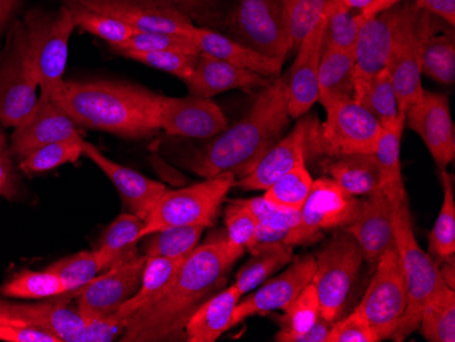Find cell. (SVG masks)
<instances>
[{
    "mask_svg": "<svg viewBox=\"0 0 455 342\" xmlns=\"http://www.w3.org/2000/svg\"><path fill=\"white\" fill-rule=\"evenodd\" d=\"M244 252L227 237L196 247L181 265L165 292L130 316L122 342L186 341L188 319L227 284V275Z\"/></svg>",
    "mask_w": 455,
    "mask_h": 342,
    "instance_id": "obj_1",
    "label": "cell"
},
{
    "mask_svg": "<svg viewBox=\"0 0 455 342\" xmlns=\"http://www.w3.org/2000/svg\"><path fill=\"white\" fill-rule=\"evenodd\" d=\"M285 78L262 89L250 111L184 160V167L202 178L232 173L243 178L272 149L288 129Z\"/></svg>",
    "mask_w": 455,
    "mask_h": 342,
    "instance_id": "obj_2",
    "label": "cell"
},
{
    "mask_svg": "<svg viewBox=\"0 0 455 342\" xmlns=\"http://www.w3.org/2000/svg\"><path fill=\"white\" fill-rule=\"evenodd\" d=\"M74 123L120 138L140 139L160 131V94L123 81H66L48 96Z\"/></svg>",
    "mask_w": 455,
    "mask_h": 342,
    "instance_id": "obj_3",
    "label": "cell"
},
{
    "mask_svg": "<svg viewBox=\"0 0 455 342\" xmlns=\"http://www.w3.org/2000/svg\"><path fill=\"white\" fill-rule=\"evenodd\" d=\"M391 205L395 219V249L400 258L408 298L405 314L391 339L403 342L418 330L424 306L444 282L438 262L429 252L421 249L416 239L408 196L391 203Z\"/></svg>",
    "mask_w": 455,
    "mask_h": 342,
    "instance_id": "obj_4",
    "label": "cell"
},
{
    "mask_svg": "<svg viewBox=\"0 0 455 342\" xmlns=\"http://www.w3.org/2000/svg\"><path fill=\"white\" fill-rule=\"evenodd\" d=\"M435 15L420 9L413 0L398 4V20L388 56L387 68L397 94L400 112L423 96L421 50L427 36L438 29Z\"/></svg>",
    "mask_w": 455,
    "mask_h": 342,
    "instance_id": "obj_5",
    "label": "cell"
},
{
    "mask_svg": "<svg viewBox=\"0 0 455 342\" xmlns=\"http://www.w3.org/2000/svg\"><path fill=\"white\" fill-rule=\"evenodd\" d=\"M326 120H314L308 135V155L327 158L352 155H374L382 134V124L356 99L327 104Z\"/></svg>",
    "mask_w": 455,
    "mask_h": 342,
    "instance_id": "obj_6",
    "label": "cell"
},
{
    "mask_svg": "<svg viewBox=\"0 0 455 342\" xmlns=\"http://www.w3.org/2000/svg\"><path fill=\"white\" fill-rule=\"evenodd\" d=\"M232 173L206 178L179 190L164 194L143 221L140 240L161 229L176 227H213L228 193L235 187Z\"/></svg>",
    "mask_w": 455,
    "mask_h": 342,
    "instance_id": "obj_7",
    "label": "cell"
},
{
    "mask_svg": "<svg viewBox=\"0 0 455 342\" xmlns=\"http://www.w3.org/2000/svg\"><path fill=\"white\" fill-rule=\"evenodd\" d=\"M22 24L40 96H48L65 79L68 44L76 29L73 12L65 4L53 12L30 10Z\"/></svg>",
    "mask_w": 455,
    "mask_h": 342,
    "instance_id": "obj_8",
    "label": "cell"
},
{
    "mask_svg": "<svg viewBox=\"0 0 455 342\" xmlns=\"http://www.w3.org/2000/svg\"><path fill=\"white\" fill-rule=\"evenodd\" d=\"M38 89L24 24L15 20L0 50V124L14 129L24 122L37 104Z\"/></svg>",
    "mask_w": 455,
    "mask_h": 342,
    "instance_id": "obj_9",
    "label": "cell"
},
{
    "mask_svg": "<svg viewBox=\"0 0 455 342\" xmlns=\"http://www.w3.org/2000/svg\"><path fill=\"white\" fill-rule=\"evenodd\" d=\"M363 260L356 242L342 229L319 251L313 284L318 293L322 318L333 323L344 315Z\"/></svg>",
    "mask_w": 455,
    "mask_h": 342,
    "instance_id": "obj_10",
    "label": "cell"
},
{
    "mask_svg": "<svg viewBox=\"0 0 455 342\" xmlns=\"http://www.w3.org/2000/svg\"><path fill=\"white\" fill-rule=\"evenodd\" d=\"M224 28L240 44L283 65L291 53L283 0H237L225 15Z\"/></svg>",
    "mask_w": 455,
    "mask_h": 342,
    "instance_id": "obj_11",
    "label": "cell"
},
{
    "mask_svg": "<svg viewBox=\"0 0 455 342\" xmlns=\"http://www.w3.org/2000/svg\"><path fill=\"white\" fill-rule=\"evenodd\" d=\"M360 206L359 196L347 193L331 179H316L301 206L300 224L289 231V246H309L323 237V231L345 228L354 221Z\"/></svg>",
    "mask_w": 455,
    "mask_h": 342,
    "instance_id": "obj_12",
    "label": "cell"
},
{
    "mask_svg": "<svg viewBox=\"0 0 455 342\" xmlns=\"http://www.w3.org/2000/svg\"><path fill=\"white\" fill-rule=\"evenodd\" d=\"M406 287L397 249H390L377 260V270L357 310L377 334L378 341L391 339L406 310Z\"/></svg>",
    "mask_w": 455,
    "mask_h": 342,
    "instance_id": "obj_13",
    "label": "cell"
},
{
    "mask_svg": "<svg viewBox=\"0 0 455 342\" xmlns=\"http://www.w3.org/2000/svg\"><path fill=\"white\" fill-rule=\"evenodd\" d=\"M145 264L147 257L138 254L102 272L81 290L65 296L76 298V308L85 319L114 315L140 287Z\"/></svg>",
    "mask_w": 455,
    "mask_h": 342,
    "instance_id": "obj_14",
    "label": "cell"
},
{
    "mask_svg": "<svg viewBox=\"0 0 455 342\" xmlns=\"http://www.w3.org/2000/svg\"><path fill=\"white\" fill-rule=\"evenodd\" d=\"M405 126L421 138L439 172L447 170L455 157V129L449 97L424 89L418 103L406 109Z\"/></svg>",
    "mask_w": 455,
    "mask_h": 342,
    "instance_id": "obj_15",
    "label": "cell"
},
{
    "mask_svg": "<svg viewBox=\"0 0 455 342\" xmlns=\"http://www.w3.org/2000/svg\"><path fill=\"white\" fill-rule=\"evenodd\" d=\"M314 273L315 257L313 255L293 259L285 272L272 280H266L255 292H250V296L239 300L235 308L231 329L252 316L267 315L283 310L307 285L313 282Z\"/></svg>",
    "mask_w": 455,
    "mask_h": 342,
    "instance_id": "obj_16",
    "label": "cell"
},
{
    "mask_svg": "<svg viewBox=\"0 0 455 342\" xmlns=\"http://www.w3.org/2000/svg\"><path fill=\"white\" fill-rule=\"evenodd\" d=\"M76 2L81 6L109 17L132 27L135 32H161L190 35L194 24L188 15L167 4L153 0H61Z\"/></svg>",
    "mask_w": 455,
    "mask_h": 342,
    "instance_id": "obj_17",
    "label": "cell"
},
{
    "mask_svg": "<svg viewBox=\"0 0 455 342\" xmlns=\"http://www.w3.org/2000/svg\"><path fill=\"white\" fill-rule=\"evenodd\" d=\"M228 127L224 112L211 99L161 97L160 129L172 137L211 139Z\"/></svg>",
    "mask_w": 455,
    "mask_h": 342,
    "instance_id": "obj_18",
    "label": "cell"
},
{
    "mask_svg": "<svg viewBox=\"0 0 455 342\" xmlns=\"http://www.w3.org/2000/svg\"><path fill=\"white\" fill-rule=\"evenodd\" d=\"M397 20L398 4L363 21L354 48L356 101L372 78L387 66Z\"/></svg>",
    "mask_w": 455,
    "mask_h": 342,
    "instance_id": "obj_19",
    "label": "cell"
},
{
    "mask_svg": "<svg viewBox=\"0 0 455 342\" xmlns=\"http://www.w3.org/2000/svg\"><path fill=\"white\" fill-rule=\"evenodd\" d=\"M74 120L61 111L50 97H38L29 116L14 127L10 138L12 157L24 158L35 150L60 140L81 137Z\"/></svg>",
    "mask_w": 455,
    "mask_h": 342,
    "instance_id": "obj_20",
    "label": "cell"
},
{
    "mask_svg": "<svg viewBox=\"0 0 455 342\" xmlns=\"http://www.w3.org/2000/svg\"><path fill=\"white\" fill-rule=\"evenodd\" d=\"M327 9L321 21L306 36L296 50L295 63L285 78L286 99L291 119H300L318 101V70L323 48Z\"/></svg>",
    "mask_w": 455,
    "mask_h": 342,
    "instance_id": "obj_21",
    "label": "cell"
},
{
    "mask_svg": "<svg viewBox=\"0 0 455 342\" xmlns=\"http://www.w3.org/2000/svg\"><path fill=\"white\" fill-rule=\"evenodd\" d=\"M314 117H303L295 129L268 150L247 175L235 182L245 191H266L281 176L306 163L308 157V135Z\"/></svg>",
    "mask_w": 455,
    "mask_h": 342,
    "instance_id": "obj_22",
    "label": "cell"
},
{
    "mask_svg": "<svg viewBox=\"0 0 455 342\" xmlns=\"http://www.w3.org/2000/svg\"><path fill=\"white\" fill-rule=\"evenodd\" d=\"M342 231L356 242L363 259L370 264H377L386 251L395 247V219L390 199L382 190L368 194L365 199H362V206L354 221Z\"/></svg>",
    "mask_w": 455,
    "mask_h": 342,
    "instance_id": "obj_23",
    "label": "cell"
},
{
    "mask_svg": "<svg viewBox=\"0 0 455 342\" xmlns=\"http://www.w3.org/2000/svg\"><path fill=\"white\" fill-rule=\"evenodd\" d=\"M84 155L111 180L112 185L119 191L123 203L130 209V213L140 217L142 221L149 216L158 199L168 191L167 186L164 183L153 180L132 168L117 164L107 157L99 147L86 140L84 142Z\"/></svg>",
    "mask_w": 455,
    "mask_h": 342,
    "instance_id": "obj_24",
    "label": "cell"
},
{
    "mask_svg": "<svg viewBox=\"0 0 455 342\" xmlns=\"http://www.w3.org/2000/svg\"><path fill=\"white\" fill-rule=\"evenodd\" d=\"M272 81L273 79L229 65L213 56L199 53L196 58V70L184 84L188 85V91L193 96L212 99L217 94L235 91V89H240V91L263 89Z\"/></svg>",
    "mask_w": 455,
    "mask_h": 342,
    "instance_id": "obj_25",
    "label": "cell"
},
{
    "mask_svg": "<svg viewBox=\"0 0 455 342\" xmlns=\"http://www.w3.org/2000/svg\"><path fill=\"white\" fill-rule=\"evenodd\" d=\"M68 301L70 298L65 295L35 305L10 301V311L17 325L43 329L58 337L60 342H79L85 329V318Z\"/></svg>",
    "mask_w": 455,
    "mask_h": 342,
    "instance_id": "obj_26",
    "label": "cell"
},
{
    "mask_svg": "<svg viewBox=\"0 0 455 342\" xmlns=\"http://www.w3.org/2000/svg\"><path fill=\"white\" fill-rule=\"evenodd\" d=\"M194 42L198 45L199 52L224 60L236 68H245L259 74L268 79L281 76L283 63L275 59L263 56L262 53L240 44L234 38L227 37L214 29L196 27L190 33Z\"/></svg>",
    "mask_w": 455,
    "mask_h": 342,
    "instance_id": "obj_27",
    "label": "cell"
},
{
    "mask_svg": "<svg viewBox=\"0 0 455 342\" xmlns=\"http://www.w3.org/2000/svg\"><path fill=\"white\" fill-rule=\"evenodd\" d=\"M243 296L234 284L204 301L184 329L188 342H214L231 329L235 308Z\"/></svg>",
    "mask_w": 455,
    "mask_h": 342,
    "instance_id": "obj_28",
    "label": "cell"
},
{
    "mask_svg": "<svg viewBox=\"0 0 455 342\" xmlns=\"http://www.w3.org/2000/svg\"><path fill=\"white\" fill-rule=\"evenodd\" d=\"M405 129V112H400L397 119L382 126V134L378 140L374 158L380 175V190L395 203L408 196L401 167V142Z\"/></svg>",
    "mask_w": 455,
    "mask_h": 342,
    "instance_id": "obj_29",
    "label": "cell"
},
{
    "mask_svg": "<svg viewBox=\"0 0 455 342\" xmlns=\"http://www.w3.org/2000/svg\"><path fill=\"white\" fill-rule=\"evenodd\" d=\"M354 50L322 48L318 70L319 103L327 104L354 99Z\"/></svg>",
    "mask_w": 455,
    "mask_h": 342,
    "instance_id": "obj_30",
    "label": "cell"
},
{
    "mask_svg": "<svg viewBox=\"0 0 455 342\" xmlns=\"http://www.w3.org/2000/svg\"><path fill=\"white\" fill-rule=\"evenodd\" d=\"M327 178L355 196L380 190V175L372 155H352L327 158L323 163Z\"/></svg>",
    "mask_w": 455,
    "mask_h": 342,
    "instance_id": "obj_31",
    "label": "cell"
},
{
    "mask_svg": "<svg viewBox=\"0 0 455 342\" xmlns=\"http://www.w3.org/2000/svg\"><path fill=\"white\" fill-rule=\"evenodd\" d=\"M184 260L186 258H176V259L160 257L147 258L140 287L114 315L126 323L130 316L134 315L143 307L152 305L153 301L157 300L170 287Z\"/></svg>",
    "mask_w": 455,
    "mask_h": 342,
    "instance_id": "obj_32",
    "label": "cell"
},
{
    "mask_svg": "<svg viewBox=\"0 0 455 342\" xmlns=\"http://www.w3.org/2000/svg\"><path fill=\"white\" fill-rule=\"evenodd\" d=\"M250 252L251 258L237 273L234 282L242 296L257 290L293 260V247L285 243L258 244Z\"/></svg>",
    "mask_w": 455,
    "mask_h": 342,
    "instance_id": "obj_33",
    "label": "cell"
},
{
    "mask_svg": "<svg viewBox=\"0 0 455 342\" xmlns=\"http://www.w3.org/2000/svg\"><path fill=\"white\" fill-rule=\"evenodd\" d=\"M116 264L112 257H109L107 252L96 249L61 258L51 264L47 269L55 273L63 281V284L68 290V295H70V293L81 290L82 287H85L97 275L111 269Z\"/></svg>",
    "mask_w": 455,
    "mask_h": 342,
    "instance_id": "obj_34",
    "label": "cell"
},
{
    "mask_svg": "<svg viewBox=\"0 0 455 342\" xmlns=\"http://www.w3.org/2000/svg\"><path fill=\"white\" fill-rule=\"evenodd\" d=\"M283 311V315H273L280 328L275 341L295 342L298 337L313 328L321 318L318 293L313 282L307 285Z\"/></svg>",
    "mask_w": 455,
    "mask_h": 342,
    "instance_id": "obj_35",
    "label": "cell"
},
{
    "mask_svg": "<svg viewBox=\"0 0 455 342\" xmlns=\"http://www.w3.org/2000/svg\"><path fill=\"white\" fill-rule=\"evenodd\" d=\"M421 336L429 342L455 341V290L442 285L424 306L420 316Z\"/></svg>",
    "mask_w": 455,
    "mask_h": 342,
    "instance_id": "obj_36",
    "label": "cell"
},
{
    "mask_svg": "<svg viewBox=\"0 0 455 342\" xmlns=\"http://www.w3.org/2000/svg\"><path fill=\"white\" fill-rule=\"evenodd\" d=\"M143 221L132 213H122L104 229L99 237L97 249L107 252L115 264H122L137 257L138 243L140 242V231Z\"/></svg>",
    "mask_w": 455,
    "mask_h": 342,
    "instance_id": "obj_37",
    "label": "cell"
},
{
    "mask_svg": "<svg viewBox=\"0 0 455 342\" xmlns=\"http://www.w3.org/2000/svg\"><path fill=\"white\" fill-rule=\"evenodd\" d=\"M441 185L443 203L428 236V252L438 262L455 255L454 178L447 170L441 171Z\"/></svg>",
    "mask_w": 455,
    "mask_h": 342,
    "instance_id": "obj_38",
    "label": "cell"
},
{
    "mask_svg": "<svg viewBox=\"0 0 455 342\" xmlns=\"http://www.w3.org/2000/svg\"><path fill=\"white\" fill-rule=\"evenodd\" d=\"M204 227H176L161 229L143 237L142 252L147 258H188L199 246ZM140 240V242H142Z\"/></svg>",
    "mask_w": 455,
    "mask_h": 342,
    "instance_id": "obj_39",
    "label": "cell"
},
{
    "mask_svg": "<svg viewBox=\"0 0 455 342\" xmlns=\"http://www.w3.org/2000/svg\"><path fill=\"white\" fill-rule=\"evenodd\" d=\"M438 30V29H436ZM432 32L421 50V74L436 83L451 85L455 81V38L450 32Z\"/></svg>",
    "mask_w": 455,
    "mask_h": 342,
    "instance_id": "obj_40",
    "label": "cell"
},
{
    "mask_svg": "<svg viewBox=\"0 0 455 342\" xmlns=\"http://www.w3.org/2000/svg\"><path fill=\"white\" fill-rule=\"evenodd\" d=\"M0 293L6 298L44 300L68 295V290L63 281L48 269L20 270L0 287Z\"/></svg>",
    "mask_w": 455,
    "mask_h": 342,
    "instance_id": "obj_41",
    "label": "cell"
},
{
    "mask_svg": "<svg viewBox=\"0 0 455 342\" xmlns=\"http://www.w3.org/2000/svg\"><path fill=\"white\" fill-rule=\"evenodd\" d=\"M84 138L76 137L45 145L20 158V168L25 175L33 176L50 172L66 164H76L84 155Z\"/></svg>",
    "mask_w": 455,
    "mask_h": 342,
    "instance_id": "obj_42",
    "label": "cell"
},
{
    "mask_svg": "<svg viewBox=\"0 0 455 342\" xmlns=\"http://www.w3.org/2000/svg\"><path fill=\"white\" fill-rule=\"evenodd\" d=\"M63 4L73 12L76 28H79L82 32L101 38L102 42L109 45V48L119 47L135 33L132 27L119 21L116 18L94 12L76 2H63Z\"/></svg>",
    "mask_w": 455,
    "mask_h": 342,
    "instance_id": "obj_43",
    "label": "cell"
},
{
    "mask_svg": "<svg viewBox=\"0 0 455 342\" xmlns=\"http://www.w3.org/2000/svg\"><path fill=\"white\" fill-rule=\"evenodd\" d=\"M330 0H283L289 52L298 50L306 36L321 21Z\"/></svg>",
    "mask_w": 455,
    "mask_h": 342,
    "instance_id": "obj_44",
    "label": "cell"
},
{
    "mask_svg": "<svg viewBox=\"0 0 455 342\" xmlns=\"http://www.w3.org/2000/svg\"><path fill=\"white\" fill-rule=\"evenodd\" d=\"M357 101L364 106L382 126L397 119L400 107L387 68L380 70L372 78Z\"/></svg>",
    "mask_w": 455,
    "mask_h": 342,
    "instance_id": "obj_45",
    "label": "cell"
},
{
    "mask_svg": "<svg viewBox=\"0 0 455 342\" xmlns=\"http://www.w3.org/2000/svg\"><path fill=\"white\" fill-rule=\"evenodd\" d=\"M313 176L309 173L306 163H303L277 179L265 191L263 196L277 205L300 211L301 206L306 203L309 190L313 187Z\"/></svg>",
    "mask_w": 455,
    "mask_h": 342,
    "instance_id": "obj_46",
    "label": "cell"
},
{
    "mask_svg": "<svg viewBox=\"0 0 455 342\" xmlns=\"http://www.w3.org/2000/svg\"><path fill=\"white\" fill-rule=\"evenodd\" d=\"M362 24L360 12H347L337 7L334 0H330L327 4L323 47L354 50Z\"/></svg>",
    "mask_w": 455,
    "mask_h": 342,
    "instance_id": "obj_47",
    "label": "cell"
},
{
    "mask_svg": "<svg viewBox=\"0 0 455 342\" xmlns=\"http://www.w3.org/2000/svg\"><path fill=\"white\" fill-rule=\"evenodd\" d=\"M117 56L130 59L134 62L149 66L156 70L165 71L178 76L181 81H188L196 70L198 55L190 53L172 52V51H114Z\"/></svg>",
    "mask_w": 455,
    "mask_h": 342,
    "instance_id": "obj_48",
    "label": "cell"
},
{
    "mask_svg": "<svg viewBox=\"0 0 455 342\" xmlns=\"http://www.w3.org/2000/svg\"><path fill=\"white\" fill-rule=\"evenodd\" d=\"M112 51H172V52L199 55L198 45L191 35L161 32H135L126 43L119 47H111Z\"/></svg>",
    "mask_w": 455,
    "mask_h": 342,
    "instance_id": "obj_49",
    "label": "cell"
},
{
    "mask_svg": "<svg viewBox=\"0 0 455 342\" xmlns=\"http://www.w3.org/2000/svg\"><path fill=\"white\" fill-rule=\"evenodd\" d=\"M224 223L227 239L235 249L245 252L254 247L258 223L254 214L248 211L239 199L228 203L224 211Z\"/></svg>",
    "mask_w": 455,
    "mask_h": 342,
    "instance_id": "obj_50",
    "label": "cell"
},
{
    "mask_svg": "<svg viewBox=\"0 0 455 342\" xmlns=\"http://www.w3.org/2000/svg\"><path fill=\"white\" fill-rule=\"evenodd\" d=\"M240 203L254 214L258 227L275 231H289L300 224V211L285 208L268 201L265 196L239 199Z\"/></svg>",
    "mask_w": 455,
    "mask_h": 342,
    "instance_id": "obj_51",
    "label": "cell"
},
{
    "mask_svg": "<svg viewBox=\"0 0 455 342\" xmlns=\"http://www.w3.org/2000/svg\"><path fill=\"white\" fill-rule=\"evenodd\" d=\"M327 342H379L367 319L357 308L345 318L337 319L330 329Z\"/></svg>",
    "mask_w": 455,
    "mask_h": 342,
    "instance_id": "obj_52",
    "label": "cell"
},
{
    "mask_svg": "<svg viewBox=\"0 0 455 342\" xmlns=\"http://www.w3.org/2000/svg\"><path fill=\"white\" fill-rule=\"evenodd\" d=\"M180 10L193 20L194 24L202 28H224L225 15L222 14L217 0H153Z\"/></svg>",
    "mask_w": 455,
    "mask_h": 342,
    "instance_id": "obj_53",
    "label": "cell"
},
{
    "mask_svg": "<svg viewBox=\"0 0 455 342\" xmlns=\"http://www.w3.org/2000/svg\"><path fill=\"white\" fill-rule=\"evenodd\" d=\"M126 323L115 315L106 318L85 319V329L79 342H109L122 338Z\"/></svg>",
    "mask_w": 455,
    "mask_h": 342,
    "instance_id": "obj_54",
    "label": "cell"
},
{
    "mask_svg": "<svg viewBox=\"0 0 455 342\" xmlns=\"http://www.w3.org/2000/svg\"><path fill=\"white\" fill-rule=\"evenodd\" d=\"M18 195H20V178L12 164L9 140L6 134L0 129V198L12 201Z\"/></svg>",
    "mask_w": 455,
    "mask_h": 342,
    "instance_id": "obj_55",
    "label": "cell"
},
{
    "mask_svg": "<svg viewBox=\"0 0 455 342\" xmlns=\"http://www.w3.org/2000/svg\"><path fill=\"white\" fill-rule=\"evenodd\" d=\"M0 341L4 342H60L58 337L30 325L0 323Z\"/></svg>",
    "mask_w": 455,
    "mask_h": 342,
    "instance_id": "obj_56",
    "label": "cell"
},
{
    "mask_svg": "<svg viewBox=\"0 0 455 342\" xmlns=\"http://www.w3.org/2000/svg\"><path fill=\"white\" fill-rule=\"evenodd\" d=\"M420 9L426 10L429 14L435 15L444 24L454 28L455 25V0H413Z\"/></svg>",
    "mask_w": 455,
    "mask_h": 342,
    "instance_id": "obj_57",
    "label": "cell"
},
{
    "mask_svg": "<svg viewBox=\"0 0 455 342\" xmlns=\"http://www.w3.org/2000/svg\"><path fill=\"white\" fill-rule=\"evenodd\" d=\"M24 0H0V42L4 40L7 29L17 20Z\"/></svg>",
    "mask_w": 455,
    "mask_h": 342,
    "instance_id": "obj_58",
    "label": "cell"
},
{
    "mask_svg": "<svg viewBox=\"0 0 455 342\" xmlns=\"http://www.w3.org/2000/svg\"><path fill=\"white\" fill-rule=\"evenodd\" d=\"M403 0H377L372 6L360 12V15H362L363 21H365V20H370V18L375 17V15L379 14V12L397 6V4H403Z\"/></svg>",
    "mask_w": 455,
    "mask_h": 342,
    "instance_id": "obj_59",
    "label": "cell"
},
{
    "mask_svg": "<svg viewBox=\"0 0 455 342\" xmlns=\"http://www.w3.org/2000/svg\"><path fill=\"white\" fill-rule=\"evenodd\" d=\"M455 255H451V257L446 258V259L442 260L443 265H439V272H441L442 280H443L444 284L447 287L454 290L455 285V264H454Z\"/></svg>",
    "mask_w": 455,
    "mask_h": 342,
    "instance_id": "obj_60",
    "label": "cell"
},
{
    "mask_svg": "<svg viewBox=\"0 0 455 342\" xmlns=\"http://www.w3.org/2000/svg\"><path fill=\"white\" fill-rule=\"evenodd\" d=\"M377 0H334L337 7L347 10V12H363L368 7L372 6Z\"/></svg>",
    "mask_w": 455,
    "mask_h": 342,
    "instance_id": "obj_61",
    "label": "cell"
}]
</instances>
